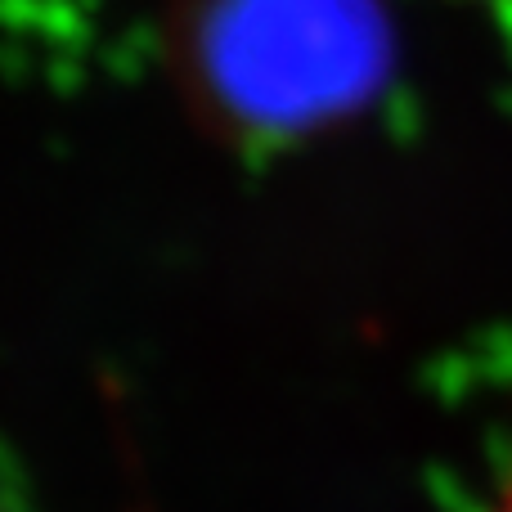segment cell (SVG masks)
<instances>
[{
	"label": "cell",
	"instance_id": "1",
	"mask_svg": "<svg viewBox=\"0 0 512 512\" xmlns=\"http://www.w3.org/2000/svg\"><path fill=\"white\" fill-rule=\"evenodd\" d=\"M171 68L230 135L301 140L378 99L396 27L382 0H180Z\"/></svg>",
	"mask_w": 512,
	"mask_h": 512
},
{
	"label": "cell",
	"instance_id": "2",
	"mask_svg": "<svg viewBox=\"0 0 512 512\" xmlns=\"http://www.w3.org/2000/svg\"><path fill=\"white\" fill-rule=\"evenodd\" d=\"M499 512H512V490H508V504H504V508H499Z\"/></svg>",
	"mask_w": 512,
	"mask_h": 512
}]
</instances>
